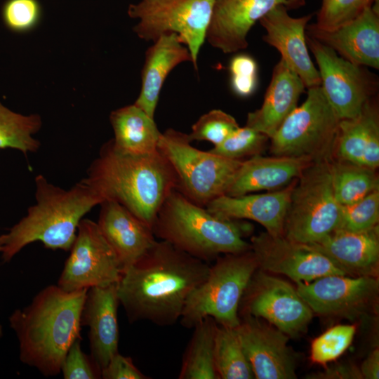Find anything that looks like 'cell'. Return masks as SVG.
<instances>
[{
    "label": "cell",
    "mask_w": 379,
    "mask_h": 379,
    "mask_svg": "<svg viewBox=\"0 0 379 379\" xmlns=\"http://www.w3.org/2000/svg\"><path fill=\"white\" fill-rule=\"evenodd\" d=\"M209 267L208 262L170 243L156 241L121 273L117 283L119 302L128 321H147L159 326L175 324Z\"/></svg>",
    "instance_id": "obj_1"
},
{
    "label": "cell",
    "mask_w": 379,
    "mask_h": 379,
    "mask_svg": "<svg viewBox=\"0 0 379 379\" xmlns=\"http://www.w3.org/2000/svg\"><path fill=\"white\" fill-rule=\"evenodd\" d=\"M83 180L103 201L119 203L152 229L164 201L178 185L172 165L159 149L124 153L111 140L102 146Z\"/></svg>",
    "instance_id": "obj_2"
},
{
    "label": "cell",
    "mask_w": 379,
    "mask_h": 379,
    "mask_svg": "<svg viewBox=\"0 0 379 379\" xmlns=\"http://www.w3.org/2000/svg\"><path fill=\"white\" fill-rule=\"evenodd\" d=\"M88 289L67 292L58 285L41 290L9 317L19 343L20 360L46 377L61 373L71 345L81 338V315Z\"/></svg>",
    "instance_id": "obj_3"
},
{
    "label": "cell",
    "mask_w": 379,
    "mask_h": 379,
    "mask_svg": "<svg viewBox=\"0 0 379 379\" xmlns=\"http://www.w3.org/2000/svg\"><path fill=\"white\" fill-rule=\"evenodd\" d=\"M35 186L36 204L8 233L0 235L4 262L35 241L41 242L46 248L69 251L83 217L103 202L100 195L83 179L64 190L38 175Z\"/></svg>",
    "instance_id": "obj_4"
},
{
    "label": "cell",
    "mask_w": 379,
    "mask_h": 379,
    "mask_svg": "<svg viewBox=\"0 0 379 379\" xmlns=\"http://www.w3.org/2000/svg\"><path fill=\"white\" fill-rule=\"evenodd\" d=\"M249 228L219 218L174 190L162 204L152 227L154 237L204 262L221 254L251 250L244 237Z\"/></svg>",
    "instance_id": "obj_5"
},
{
    "label": "cell",
    "mask_w": 379,
    "mask_h": 379,
    "mask_svg": "<svg viewBox=\"0 0 379 379\" xmlns=\"http://www.w3.org/2000/svg\"><path fill=\"white\" fill-rule=\"evenodd\" d=\"M257 269L251 250L218 256L206 279L188 298L180 318L181 325L193 328L211 317L220 326L237 327L241 299Z\"/></svg>",
    "instance_id": "obj_6"
},
{
    "label": "cell",
    "mask_w": 379,
    "mask_h": 379,
    "mask_svg": "<svg viewBox=\"0 0 379 379\" xmlns=\"http://www.w3.org/2000/svg\"><path fill=\"white\" fill-rule=\"evenodd\" d=\"M188 134L168 128L161 133L158 149L172 165L178 189L201 206L226 194L243 161L227 159L191 145Z\"/></svg>",
    "instance_id": "obj_7"
},
{
    "label": "cell",
    "mask_w": 379,
    "mask_h": 379,
    "mask_svg": "<svg viewBox=\"0 0 379 379\" xmlns=\"http://www.w3.org/2000/svg\"><path fill=\"white\" fill-rule=\"evenodd\" d=\"M330 160L313 161L298 178L284 220V236L288 240L312 244L338 228L340 204L333 193Z\"/></svg>",
    "instance_id": "obj_8"
},
{
    "label": "cell",
    "mask_w": 379,
    "mask_h": 379,
    "mask_svg": "<svg viewBox=\"0 0 379 379\" xmlns=\"http://www.w3.org/2000/svg\"><path fill=\"white\" fill-rule=\"evenodd\" d=\"M340 120L321 86L310 88L305 102L270 138V151L274 156L305 157L313 161L331 159Z\"/></svg>",
    "instance_id": "obj_9"
},
{
    "label": "cell",
    "mask_w": 379,
    "mask_h": 379,
    "mask_svg": "<svg viewBox=\"0 0 379 379\" xmlns=\"http://www.w3.org/2000/svg\"><path fill=\"white\" fill-rule=\"evenodd\" d=\"M215 0H140L128 8L138 36L154 41L166 34H176L189 49L197 70V58L206 40Z\"/></svg>",
    "instance_id": "obj_10"
},
{
    "label": "cell",
    "mask_w": 379,
    "mask_h": 379,
    "mask_svg": "<svg viewBox=\"0 0 379 379\" xmlns=\"http://www.w3.org/2000/svg\"><path fill=\"white\" fill-rule=\"evenodd\" d=\"M314 312L288 282L257 269L242 295L239 316L260 318L287 335L306 331Z\"/></svg>",
    "instance_id": "obj_11"
},
{
    "label": "cell",
    "mask_w": 379,
    "mask_h": 379,
    "mask_svg": "<svg viewBox=\"0 0 379 379\" xmlns=\"http://www.w3.org/2000/svg\"><path fill=\"white\" fill-rule=\"evenodd\" d=\"M306 43L318 65L323 93L338 118L357 117L364 103L376 95V76L307 35Z\"/></svg>",
    "instance_id": "obj_12"
},
{
    "label": "cell",
    "mask_w": 379,
    "mask_h": 379,
    "mask_svg": "<svg viewBox=\"0 0 379 379\" xmlns=\"http://www.w3.org/2000/svg\"><path fill=\"white\" fill-rule=\"evenodd\" d=\"M58 281L67 292L118 283L121 269L97 222L82 219Z\"/></svg>",
    "instance_id": "obj_13"
},
{
    "label": "cell",
    "mask_w": 379,
    "mask_h": 379,
    "mask_svg": "<svg viewBox=\"0 0 379 379\" xmlns=\"http://www.w3.org/2000/svg\"><path fill=\"white\" fill-rule=\"evenodd\" d=\"M296 284L298 294L314 313L350 319L359 318L371 310L379 289L377 277L368 276L330 274Z\"/></svg>",
    "instance_id": "obj_14"
},
{
    "label": "cell",
    "mask_w": 379,
    "mask_h": 379,
    "mask_svg": "<svg viewBox=\"0 0 379 379\" xmlns=\"http://www.w3.org/2000/svg\"><path fill=\"white\" fill-rule=\"evenodd\" d=\"M250 245L258 269L284 274L296 283H308L330 274L345 275L321 253L284 236L264 232L252 237Z\"/></svg>",
    "instance_id": "obj_15"
},
{
    "label": "cell",
    "mask_w": 379,
    "mask_h": 379,
    "mask_svg": "<svg viewBox=\"0 0 379 379\" xmlns=\"http://www.w3.org/2000/svg\"><path fill=\"white\" fill-rule=\"evenodd\" d=\"M235 329L255 378H297L296 358L287 345V335L266 321L253 316L240 318Z\"/></svg>",
    "instance_id": "obj_16"
},
{
    "label": "cell",
    "mask_w": 379,
    "mask_h": 379,
    "mask_svg": "<svg viewBox=\"0 0 379 379\" xmlns=\"http://www.w3.org/2000/svg\"><path fill=\"white\" fill-rule=\"evenodd\" d=\"M288 10L284 4L277 5L259 20L266 31L262 39L280 53L281 58L299 76L305 88L321 86L306 43V27L312 15L293 18Z\"/></svg>",
    "instance_id": "obj_17"
},
{
    "label": "cell",
    "mask_w": 379,
    "mask_h": 379,
    "mask_svg": "<svg viewBox=\"0 0 379 379\" xmlns=\"http://www.w3.org/2000/svg\"><path fill=\"white\" fill-rule=\"evenodd\" d=\"M279 4L293 8L291 0H215L206 39L224 53L245 49L251 27Z\"/></svg>",
    "instance_id": "obj_18"
},
{
    "label": "cell",
    "mask_w": 379,
    "mask_h": 379,
    "mask_svg": "<svg viewBox=\"0 0 379 379\" xmlns=\"http://www.w3.org/2000/svg\"><path fill=\"white\" fill-rule=\"evenodd\" d=\"M305 34L354 64L379 69V13L374 3L336 29L324 30L312 23Z\"/></svg>",
    "instance_id": "obj_19"
},
{
    "label": "cell",
    "mask_w": 379,
    "mask_h": 379,
    "mask_svg": "<svg viewBox=\"0 0 379 379\" xmlns=\"http://www.w3.org/2000/svg\"><path fill=\"white\" fill-rule=\"evenodd\" d=\"M117 283L88 289L81 315V325L89 328L90 355L102 371L118 353Z\"/></svg>",
    "instance_id": "obj_20"
},
{
    "label": "cell",
    "mask_w": 379,
    "mask_h": 379,
    "mask_svg": "<svg viewBox=\"0 0 379 379\" xmlns=\"http://www.w3.org/2000/svg\"><path fill=\"white\" fill-rule=\"evenodd\" d=\"M307 245L328 258L345 275L378 277V225L358 232L338 228L321 241Z\"/></svg>",
    "instance_id": "obj_21"
},
{
    "label": "cell",
    "mask_w": 379,
    "mask_h": 379,
    "mask_svg": "<svg viewBox=\"0 0 379 379\" xmlns=\"http://www.w3.org/2000/svg\"><path fill=\"white\" fill-rule=\"evenodd\" d=\"M297 180L270 192L239 197L221 195L211 201L206 208L219 218L251 220L262 225L270 235L284 236L285 217Z\"/></svg>",
    "instance_id": "obj_22"
},
{
    "label": "cell",
    "mask_w": 379,
    "mask_h": 379,
    "mask_svg": "<svg viewBox=\"0 0 379 379\" xmlns=\"http://www.w3.org/2000/svg\"><path fill=\"white\" fill-rule=\"evenodd\" d=\"M98 225L116 253L121 273L156 241L152 229L126 207L112 200L100 204Z\"/></svg>",
    "instance_id": "obj_23"
},
{
    "label": "cell",
    "mask_w": 379,
    "mask_h": 379,
    "mask_svg": "<svg viewBox=\"0 0 379 379\" xmlns=\"http://www.w3.org/2000/svg\"><path fill=\"white\" fill-rule=\"evenodd\" d=\"M376 95L355 117L340 119L333 159L376 170L379 166V112Z\"/></svg>",
    "instance_id": "obj_24"
},
{
    "label": "cell",
    "mask_w": 379,
    "mask_h": 379,
    "mask_svg": "<svg viewBox=\"0 0 379 379\" xmlns=\"http://www.w3.org/2000/svg\"><path fill=\"white\" fill-rule=\"evenodd\" d=\"M312 162L305 157L254 155L242 161L226 194L239 197L263 190H279L298 178Z\"/></svg>",
    "instance_id": "obj_25"
},
{
    "label": "cell",
    "mask_w": 379,
    "mask_h": 379,
    "mask_svg": "<svg viewBox=\"0 0 379 379\" xmlns=\"http://www.w3.org/2000/svg\"><path fill=\"white\" fill-rule=\"evenodd\" d=\"M305 86L281 58L275 65L261 107L247 115L246 126L270 138L297 107Z\"/></svg>",
    "instance_id": "obj_26"
},
{
    "label": "cell",
    "mask_w": 379,
    "mask_h": 379,
    "mask_svg": "<svg viewBox=\"0 0 379 379\" xmlns=\"http://www.w3.org/2000/svg\"><path fill=\"white\" fill-rule=\"evenodd\" d=\"M184 62H192V55L176 34H166L157 39L145 53L141 90L134 104L154 118L166 77Z\"/></svg>",
    "instance_id": "obj_27"
},
{
    "label": "cell",
    "mask_w": 379,
    "mask_h": 379,
    "mask_svg": "<svg viewBox=\"0 0 379 379\" xmlns=\"http://www.w3.org/2000/svg\"><path fill=\"white\" fill-rule=\"evenodd\" d=\"M114 137L112 142L118 151L128 154H147L158 150L161 135L154 118L135 104L111 112Z\"/></svg>",
    "instance_id": "obj_28"
},
{
    "label": "cell",
    "mask_w": 379,
    "mask_h": 379,
    "mask_svg": "<svg viewBox=\"0 0 379 379\" xmlns=\"http://www.w3.org/2000/svg\"><path fill=\"white\" fill-rule=\"evenodd\" d=\"M218 324L206 317L194 327L183 354L179 379H219L214 361Z\"/></svg>",
    "instance_id": "obj_29"
},
{
    "label": "cell",
    "mask_w": 379,
    "mask_h": 379,
    "mask_svg": "<svg viewBox=\"0 0 379 379\" xmlns=\"http://www.w3.org/2000/svg\"><path fill=\"white\" fill-rule=\"evenodd\" d=\"M330 169L334 196L340 205L356 202L379 189L374 169L333 159Z\"/></svg>",
    "instance_id": "obj_30"
},
{
    "label": "cell",
    "mask_w": 379,
    "mask_h": 379,
    "mask_svg": "<svg viewBox=\"0 0 379 379\" xmlns=\"http://www.w3.org/2000/svg\"><path fill=\"white\" fill-rule=\"evenodd\" d=\"M214 361L219 379L255 378L235 328L218 324Z\"/></svg>",
    "instance_id": "obj_31"
},
{
    "label": "cell",
    "mask_w": 379,
    "mask_h": 379,
    "mask_svg": "<svg viewBox=\"0 0 379 379\" xmlns=\"http://www.w3.org/2000/svg\"><path fill=\"white\" fill-rule=\"evenodd\" d=\"M41 125L39 115L15 112L0 102V149H15L25 156L29 152H36L40 142L33 135Z\"/></svg>",
    "instance_id": "obj_32"
},
{
    "label": "cell",
    "mask_w": 379,
    "mask_h": 379,
    "mask_svg": "<svg viewBox=\"0 0 379 379\" xmlns=\"http://www.w3.org/2000/svg\"><path fill=\"white\" fill-rule=\"evenodd\" d=\"M355 333L354 325L340 324L331 327L312 341L311 360L319 364L335 360L351 345Z\"/></svg>",
    "instance_id": "obj_33"
},
{
    "label": "cell",
    "mask_w": 379,
    "mask_h": 379,
    "mask_svg": "<svg viewBox=\"0 0 379 379\" xmlns=\"http://www.w3.org/2000/svg\"><path fill=\"white\" fill-rule=\"evenodd\" d=\"M378 221L379 189L356 202L340 205L338 228L354 232L364 231L378 225Z\"/></svg>",
    "instance_id": "obj_34"
},
{
    "label": "cell",
    "mask_w": 379,
    "mask_h": 379,
    "mask_svg": "<svg viewBox=\"0 0 379 379\" xmlns=\"http://www.w3.org/2000/svg\"><path fill=\"white\" fill-rule=\"evenodd\" d=\"M268 139L265 134L245 126L239 127L221 144L208 151L227 159L241 160L247 156L260 154Z\"/></svg>",
    "instance_id": "obj_35"
},
{
    "label": "cell",
    "mask_w": 379,
    "mask_h": 379,
    "mask_svg": "<svg viewBox=\"0 0 379 379\" xmlns=\"http://www.w3.org/2000/svg\"><path fill=\"white\" fill-rule=\"evenodd\" d=\"M239 127L232 115L221 109H212L199 118L192 125V132L188 135L191 141H208L215 147Z\"/></svg>",
    "instance_id": "obj_36"
},
{
    "label": "cell",
    "mask_w": 379,
    "mask_h": 379,
    "mask_svg": "<svg viewBox=\"0 0 379 379\" xmlns=\"http://www.w3.org/2000/svg\"><path fill=\"white\" fill-rule=\"evenodd\" d=\"M376 0H321L314 25L321 29H336L358 16Z\"/></svg>",
    "instance_id": "obj_37"
},
{
    "label": "cell",
    "mask_w": 379,
    "mask_h": 379,
    "mask_svg": "<svg viewBox=\"0 0 379 379\" xmlns=\"http://www.w3.org/2000/svg\"><path fill=\"white\" fill-rule=\"evenodd\" d=\"M41 15L38 0H6L1 9L6 27L15 32H25L36 26Z\"/></svg>",
    "instance_id": "obj_38"
},
{
    "label": "cell",
    "mask_w": 379,
    "mask_h": 379,
    "mask_svg": "<svg viewBox=\"0 0 379 379\" xmlns=\"http://www.w3.org/2000/svg\"><path fill=\"white\" fill-rule=\"evenodd\" d=\"M230 85L238 96L246 98L251 95L258 86V65L251 56L239 54L230 62Z\"/></svg>",
    "instance_id": "obj_39"
},
{
    "label": "cell",
    "mask_w": 379,
    "mask_h": 379,
    "mask_svg": "<svg viewBox=\"0 0 379 379\" xmlns=\"http://www.w3.org/2000/svg\"><path fill=\"white\" fill-rule=\"evenodd\" d=\"M81 338L71 345L61 366V373L65 379H98L101 378V370L91 355L83 352Z\"/></svg>",
    "instance_id": "obj_40"
},
{
    "label": "cell",
    "mask_w": 379,
    "mask_h": 379,
    "mask_svg": "<svg viewBox=\"0 0 379 379\" xmlns=\"http://www.w3.org/2000/svg\"><path fill=\"white\" fill-rule=\"evenodd\" d=\"M103 379H149L134 364L132 359L119 352L114 354L101 371Z\"/></svg>",
    "instance_id": "obj_41"
},
{
    "label": "cell",
    "mask_w": 379,
    "mask_h": 379,
    "mask_svg": "<svg viewBox=\"0 0 379 379\" xmlns=\"http://www.w3.org/2000/svg\"><path fill=\"white\" fill-rule=\"evenodd\" d=\"M362 378L378 379L379 378V350L375 349L363 361L359 368Z\"/></svg>",
    "instance_id": "obj_42"
},
{
    "label": "cell",
    "mask_w": 379,
    "mask_h": 379,
    "mask_svg": "<svg viewBox=\"0 0 379 379\" xmlns=\"http://www.w3.org/2000/svg\"><path fill=\"white\" fill-rule=\"evenodd\" d=\"M319 376L324 378H362L359 370L345 365L328 370L326 373H321Z\"/></svg>",
    "instance_id": "obj_43"
},
{
    "label": "cell",
    "mask_w": 379,
    "mask_h": 379,
    "mask_svg": "<svg viewBox=\"0 0 379 379\" xmlns=\"http://www.w3.org/2000/svg\"><path fill=\"white\" fill-rule=\"evenodd\" d=\"M293 3V8H298L303 5L305 0H291Z\"/></svg>",
    "instance_id": "obj_44"
},
{
    "label": "cell",
    "mask_w": 379,
    "mask_h": 379,
    "mask_svg": "<svg viewBox=\"0 0 379 379\" xmlns=\"http://www.w3.org/2000/svg\"><path fill=\"white\" fill-rule=\"evenodd\" d=\"M2 335H3L2 326H1V325L0 324V338L2 336Z\"/></svg>",
    "instance_id": "obj_45"
},
{
    "label": "cell",
    "mask_w": 379,
    "mask_h": 379,
    "mask_svg": "<svg viewBox=\"0 0 379 379\" xmlns=\"http://www.w3.org/2000/svg\"><path fill=\"white\" fill-rule=\"evenodd\" d=\"M2 251V246H1V241H0V252H1Z\"/></svg>",
    "instance_id": "obj_46"
}]
</instances>
